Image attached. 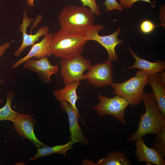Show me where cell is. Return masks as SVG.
Segmentation results:
<instances>
[{"instance_id":"obj_1","label":"cell","mask_w":165,"mask_h":165,"mask_svg":"<svg viewBox=\"0 0 165 165\" xmlns=\"http://www.w3.org/2000/svg\"><path fill=\"white\" fill-rule=\"evenodd\" d=\"M88 41L82 33L61 28L51 38V54L63 60H69L81 55Z\"/></svg>"},{"instance_id":"obj_2","label":"cell","mask_w":165,"mask_h":165,"mask_svg":"<svg viewBox=\"0 0 165 165\" xmlns=\"http://www.w3.org/2000/svg\"><path fill=\"white\" fill-rule=\"evenodd\" d=\"M141 100L145 105L146 112L141 115L138 128L127 139L128 142L136 141L149 134L157 135L165 127V119L158 108L152 93H146L144 91Z\"/></svg>"},{"instance_id":"obj_3","label":"cell","mask_w":165,"mask_h":165,"mask_svg":"<svg viewBox=\"0 0 165 165\" xmlns=\"http://www.w3.org/2000/svg\"><path fill=\"white\" fill-rule=\"evenodd\" d=\"M94 14L89 8L83 6L68 5L60 12L58 20L61 28L86 35L94 28Z\"/></svg>"},{"instance_id":"obj_4","label":"cell","mask_w":165,"mask_h":165,"mask_svg":"<svg viewBox=\"0 0 165 165\" xmlns=\"http://www.w3.org/2000/svg\"><path fill=\"white\" fill-rule=\"evenodd\" d=\"M149 75L144 71L140 70L135 76L123 82L112 83L111 85L113 89L112 93L126 98L132 108L138 105L141 102L144 88L148 85Z\"/></svg>"},{"instance_id":"obj_5","label":"cell","mask_w":165,"mask_h":165,"mask_svg":"<svg viewBox=\"0 0 165 165\" xmlns=\"http://www.w3.org/2000/svg\"><path fill=\"white\" fill-rule=\"evenodd\" d=\"M61 73L65 84L86 79L83 73L91 65L90 61L81 55L60 61Z\"/></svg>"},{"instance_id":"obj_6","label":"cell","mask_w":165,"mask_h":165,"mask_svg":"<svg viewBox=\"0 0 165 165\" xmlns=\"http://www.w3.org/2000/svg\"><path fill=\"white\" fill-rule=\"evenodd\" d=\"M98 97L99 102L92 108L96 110L99 116L103 117L106 115H112L122 123H125L124 112L127 107L130 105L126 98L118 95L112 98L101 95Z\"/></svg>"},{"instance_id":"obj_7","label":"cell","mask_w":165,"mask_h":165,"mask_svg":"<svg viewBox=\"0 0 165 165\" xmlns=\"http://www.w3.org/2000/svg\"><path fill=\"white\" fill-rule=\"evenodd\" d=\"M113 67L112 61L108 59L104 63L91 65L84 75L88 82L95 88L111 86L114 80Z\"/></svg>"},{"instance_id":"obj_8","label":"cell","mask_w":165,"mask_h":165,"mask_svg":"<svg viewBox=\"0 0 165 165\" xmlns=\"http://www.w3.org/2000/svg\"><path fill=\"white\" fill-rule=\"evenodd\" d=\"M104 26L98 24L97 27L89 34L86 35L87 40H94L98 42L107 50L108 54V60L111 61H116L118 57L116 53L115 48L119 44L123 43V40L118 38V35L121 31L119 27L112 34L107 35L101 36L98 34V31L104 28Z\"/></svg>"},{"instance_id":"obj_9","label":"cell","mask_w":165,"mask_h":165,"mask_svg":"<svg viewBox=\"0 0 165 165\" xmlns=\"http://www.w3.org/2000/svg\"><path fill=\"white\" fill-rule=\"evenodd\" d=\"M10 121L13 122L15 130L20 136L30 140L38 148L46 145L35 136L34 128L36 122L31 116L24 113L19 114Z\"/></svg>"},{"instance_id":"obj_10","label":"cell","mask_w":165,"mask_h":165,"mask_svg":"<svg viewBox=\"0 0 165 165\" xmlns=\"http://www.w3.org/2000/svg\"><path fill=\"white\" fill-rule=\"evenodd\" d=\"M27 13V9L26 8L24 13L22 23L19 28V31L22 34V42L19 48L14 52L13 54L15 56H20L28 47L32 46L39 40L40 37L49 33V27L44 26L39 28L35 34H28L27 33V28L34 20L32 18L28 16Z\"/></svg>"},{"instance_id":"obj_11","label":"cell","mask_w":165,"mask_h":165,"mask_svg":"<svg viewBox=\"0 0 165 165\" xmlns=\"http://www.w3.org/2000/svg\"><path fill=\"white\" fill-rule=\"evenodd\" d=\"M23 68L36 73L39 79L44 83L51 82V77L57 74L59 71L57 65H53L48 57L38 59H31L26 61Z\"/></svg>"},{"instance_id":"obj_12","label":"cell","mask_w":165,"mask_h":165,"mask_svg":"<svg viewBox=\"0 0 165 165\" xmlns=\"http://www.w3.org/2000/svg\"><path fill=\"white\" fill-rule=\"evenodd\" d=\"M60 102L61 110L66 112L68 116L70 141L74 144L79 143L88 144V140L83 134L79 123L78 119L80 117L79 112H76L68 102L64 101Z\"/></svg>"},{"instance_id":"obj_13","label":"cell","mask_w":165,"mask_h":165,"mask_svg":"<svg viewBox=\"0 0 165 165\" xmlns=\"http://www.w3.org/2000/svg\"><path fill=\"white\" fill-rule=\"evenodd\" d=\"M52 35L51 33H48L40 42L33 45L28 53L15 62L12 65L11 68L16 69L31 59H38L51 55L50 44Z\"/></svg>"},{"instance_id":"obj_14","label":"cell","mask_w":165,"mask_h":165,"mask_svg":"<svg viewBox=\"0 0 165 165\" xmlns=\"http://www.w3.org/2000/svg\"><path fill=\"white\" fill-rule=\"evenodd\" d=\"M136 142L135 154L139 161L145 162L149 165H151V163L157 165H165L164 157L152 147H147L143 138Z\"/></svg>"},{"instance_id":"obj_15","label":"cell","mask_w":165,"mask_h":165,"mask_svg":"<svg viewBox=\"0 0 165 165\" xmlns=\"http://www.w3.org/2000/svg\"><path fill=\"white\" fill-rule=\"evenodd\" d=\"M147 83L151 86L158 108L165 119V82L163 81L159 73H157L149 75Z\"/></svg>"},{"instance_id":"obj_16","label":"cell","mask_w":165,"mask_h":165,"mask_svg":"<svg viewBox=\"0 0 165 165\" xmlns=\"http://www.w3.org/2000/svg\"><path fill=\"white\" fill-rule=\"evenodd\" d=\"M80 84V81H75L65 84L64 88L54 90L53 95L56 100L59 102L64 101L68 102L75 111L79 112L76 103L79 97L77 95L76 90Z\"/></svg>"},{"instance_id":"obj_17","label":"cell","mask_w":165,"mask_h":165,"mask_svg":"<svg viewBox=\"0 0 165 165\" xmlns=\"http://www.w3.org/2000/svg\"><path fill=\"white\" fill-rule=\"evenodd\" d=\"M128 49L135 61L134 64L129 67L127 70L134 68H138L144 71L150 75L161 72L165 70L164 61L159 60L154 62L149 61L139 57L130 47H128Z\"/></svg>"},{"instance_id":"obj_18","label":"cell","mask_w":165,"mask_h":165,"mask_svg":"<svg viewBox=\"0 0 165 165\" xmlns=\"http://www.w3.org/2000/svg\"><path fill=\"white\" fill-rule=\"evenodd\" d=\"M74 144L71 141H70L67 143L63 145L53 147L45 146L42 148H38L35 155L33 157L30 158V160H34L40 157L55 153L60 154L65 156L67 151L72 148Z\"/></svg>"},{"instance_id":"obj_19","label":"cell","mask_w":165,"mask_h":165,"mask_svg":"<svg viewBox=\"0 0 165 165\" xmlns=\"http://www.w3.org/2000/svg\"><path fill=\"white\" fill-rule=\"evenodd\" d=\"M97 165H130L131 163L126 155L121 151L109 153L106 157L100 159Z\"/></svg>"},{"instance_id":"obj_20","label":"cell","mask_w":165,"mask_h":165,"mask_svg":"<svg viewBox=\"0 0 165 165\" xmlns=\"http://www.w3.org/2000/svg\"><path fill=\"white\" fill-rule=\"evenodd\" d=\"M15 92L10 90L6 94V102L5 105L0 108V122L3 120L10 121L18 114L13 110L11 107V102Z\"/></svg>"},{"instance_id":"obj_21","label":"cell","mask_w":165,"mask_h":165,"mask_svg":"<svg viewBox=\"0 0 165 165\" xmlns=\"http://www.w3.org/2000/svg\"><path fill=\"white\" fill-rule=\"evenodd\" d=\"M152 147L163 157H165V127L156 135L152 142Z\"/></svg>"},{"instance_id":"obj_22","label":"cell","mask_w":165,"mask_h":165,"mask_svg":"<svg viewBox=\"0 0 165 165\" xmlns=\"http://www.w3.org/2000/svg\"><path fill=\"white\" fill-rule=\"evenodd\" d=\"M156 25L149 20H146L142 21L140 25V29L142 33L148 34L152 32Z\"/></svg>"},{"instance_id":"obj_23","label":"cell","mask_w":165,"mask_h":165,"mask_svg":"<svg viewBox=\"0 0 165 165\" xmlns=\"http://www.w3.org/2000/svg\"><path fill=\"white\" fill-rule=\"evenodd\" d=\"M80 1L82 3L83 6L88 7L94 15H98L101 14L99 6L97 4L96 0H80Z\"/></svg>"},{"instance_id":"obj_24","label":"cell","mask_w":165,"mask_h":165,"mask_svg":"<svg viewBox=\"0 0 165 165\" xmlns=\"http://www.w3.org/2000/svg\"><path fill=\"white\" fill-rule=\"evenodd\" d=\"M104 4L105 6V9L107 12L114 9L119 11L123 10V8L116 0H105Z\"/></svg>"},{"instance_id":"obj_25","label":"cell","mask_w":165,"mask_h":165,"mask_svg":"<svg viewBox=\"0 0 165 165\" xmlns=\"http://www.w3.org/2000/svg\"><path fill=\"white\" fill-rule=\"evenodd\" d=\"M120 2L119 4L122 7L126 9L131 8L133 5L136 2L139 1H142L147 2L149 3L153 8H154L155 5L152 3L150 0H119Z\"/></svg>"},{"instance_id":"obj_26","label":"cell","mask_w":165,"mask_h":165,"mask_svg":"<svg viewBox=\"0 0 165 165\" xmlns=\"http://www.w3.org/2000/svg\"><path fill=\"white\" fill-rule=\"evenodd\" d=\"M11 43L7 42L0 45V58L11 46Z\"/></svg>"},{"instance_id":"obj_27","label":"cell","mask_w":165,"mask_h":165,"mask_svg":"<svg viewBox=\"0 0 165 165\" xmlns=\"http://www.w3.org/2000/svg\"><path fill=\"white\" fill-rule=\"evenodd\" d=\"M34 0H27V4L28 6L30 7L34 6Z\"/></svg>"},{"instance_id":"obj_28","label":"cell","mask_w":165,"mask_h":165,"mask_svg":"<svg viewBox=\"0 0 165 165\" xmlns=\"http://www.w3.org/2000/svg\"><path fill=\"white\" fill-rule=\"evenodd\" d=\"M3 82V80L2 79H0V84L2 83ZM3 102L2 100L0 99V103H1Z\"/></svg>"}]
</instances>
